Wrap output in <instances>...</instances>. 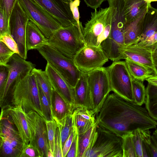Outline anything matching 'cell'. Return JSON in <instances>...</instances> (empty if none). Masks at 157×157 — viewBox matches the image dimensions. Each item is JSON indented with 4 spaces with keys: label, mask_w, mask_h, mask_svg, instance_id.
<instances>
[{
    "label": "cell",
    "mask_w": 157,
    "mask_h": 157,
    "mask_svg": "<svg viewBox=\"0 0 157 157\" xmlns=\"http://www.w3.org/2000/svg\"><path fill=\"white\" fill-rule=\"evenodd\" d=\"M57 20L63 27L77 23L70 7L71 0H32Z\"/></svg>",
    "instance_id": "obj_15"
},
{
    "label": "cell",
    "mask_w": 157,
    "mask_h": 157,
    "mask_svg": "<svg viewBox=\"0 0 157 157\" xmlns=\"http://www.w3.org/2000/svg\"><path fill=\"white\" fill-rule=\"evenodd\" d=\"M109 59L100 46L90 45L85 46L73 59L79 70L86 73L103 67Z\"/></svg>",
    "instance_id": "obj_13"
},
{
    "label": "cell",
    "mask_w": 157,
    "mask_h": 157,
    "mask_svg": "<svg viewBox=\"0 0 157 157\" xmlns=\"http://www.w3.org/2000/svg\"><path fill=\"white\" fill-rule=\"evenodd\" d=\"M75 128L78 134L85 132L95 124L96 115L92 110L83 107L75 108L72 114Z\"/></svg>",
    "instance_id": "obj_21"
},
{
    "label": "cell",
    "mask_w": 157,
    "mask_h": 157,
    "mask_svg": "<svg viewBox=\"0 0 157 157\" xmlns=\"http://www.w3.org/2000/svg\"><path fill=\"white\" fill-rule=\"evenodd\" d=\"M122 138L123 157H136L132 138V132L124 135Z\"/></svg>",
    "instance_id": "obj_33"
},
{
    "label": "cell",
    "mask_w": 157,
    "mask_h": 157,
    "mask_svg": "<svg viewBox=\"0 0 157 157\" xmlns=\"http://www.w3.org/2000/svg\"><path fill=\"white\" fill-rule=\"evenodd\" d=\"M112 13L110 7L97 9L91 13L90 18L83 27L82 35L86 45L100 46L110 33Z\"/></svg>",
    "instance_id": "obj_5"
},
{
    "label": "cell",
    "mask_w": 157,
    "mask_h": 157,
    "mask_svg": "<svg viewBox=\"0 0 157 157\" xmlns=\"http://www.w3.org/2000/svg\"><path fill=\"white\" fill-rule=\"evenodd\" d=\"M146 80L150 84L157 87V75H153L147 79Z\"/></svg>",
    "instance_id": "obj_50"
},
{
    "label": "cell",
    "mask_w": 157,
    "mask_h": 157,
    "mask_svg": "<svg viewBox=\"0 0 157 157\" xmlns=\"http://www.w3.org/2000/svg\"><path fill=\"white\" fill-rule=\"evenodd\" d=\"M27 51L37 49L45 45H48V40L38 28L29 21L27 23L25 37Z\"/></svg>",
    "instance_id": "obj_23"
},
{
    "label": "cell",
    "mask_w": 157,
    "mask_h": 157,
    "mask_svg": "<svg viewBox=\"0 0 157 157\" xmlns=\"http://www.w3.org/2000/svg\"><path fill=\"white\" fill-rule=\"evenodd\" d=\"M7 66L9 68V75L4 93L0 98L1 103L8 96L13 86L29 74L36 65L15 53L8 63Z\"/></svg>",
    "instance_id": "obj_14"
},
{
    "label": "cell",
    "mask_w": 157,
    "mask_h": 157,
    "mask_svg": "<svg viewBox=\"0 0 157 157\" xmlns=\"http://www.w3.org/2000/svg\"><path fill=\"white\" fill-rule=\"evenodd\" d=\"M75 133L72 142L66 157H77L78 152V133L74 127Z\"/></svg>",
    "instance_id": "obj_45"
},
{
    "label": "cell",
    "mask_w": 157,
    "mask_h": 157,
    "mask_svg": "<svg viewBox=\"0 0 157 157\" xmlns=\"http://www.w3.org/2000/svg\"><path fill=\"white\" fill-rule=\"evenodd\" d=\"M42 56L74 88L82 73L73 59L63 55L54 48L45 45L36 49Z\"/></svg>",
    "instance_id": "obj_6"
},
{
    "label": "cell",
    "mask_w": 157,
    "mask_h": 157,
    "mask_svg": "<svg viewBox=\"0 0 157 157\" xmlns=\"http://www.w3.org/2000/svg\"><path fill=\"white\" fill-rule=\"evenodd\" d=\"M45 71L53 89L69 103L74 109L73 88L48 63H47Z\"/></svg>",
    "instance_id": "obj_18"
},
{
    "label": "cell",
    "mask_w": 157,
    "mask_h": 157,
    "mask_svg": "<svg viewBox=\"0 0 157 157\" xmlns=\"http://www.w3.org/2000/svg\"><path fill=\"white\" fill-rule=\"evenodd\" d=\"M80 3V0H71L70 3V9L73 17L78 25L82 24V22L80 21V15L78 10Z\"/></svg>",
    "instance_id": "obj_44"
},
{
    "label": "cell",
    "mask_w": 157,
    "mask_h": 157,
    "mask_svg": "<svg viewBox=\"0 0 157 157\" xmlns=\"http://www.w3.org/2000/svg\"><path fill=\"white\" fill-rule=\"evenodd\" d=\"M8 116L0 117V154L3 157H19L24 146L17 130Z\"/></svg>",
    "instance_id": "obj_10"
},
{
    "label": "cell",
    "mask_w": 157,
    "mask_h": 157,
    "mask_svg": "<svg viewBox=\"0 0 157 157\" xmlns=\"http://www.w3.org/2000/svg\"><path fill=\"white\" fill-rule=\"evenodd\" d=\"M75 130L71 132L66 141L63 148V157H66L71 145L74 135Z\"/></svg>",
    "instance_id": "obj_47"
},
{
    "label": "cell",
    "mask_w": 157,
    "mask_h": 157,
    "mask_svg": "<svg viewBox=\"0 0 157 157\" xmlns=\"http://www.w3.org/2000/svg\"><path fill=\"white\" fill-rule=\"evenodd\" d=\"M0 41L3 42L15 53L19 55V51L17 44L10 34H7L0 37Z\"/></svg>",
    "instance_id": "obj_41"
},
{
    "label": "cell",
    "mask_w": 157,
    "mask_h": 157,
    "mask_svg": "<svg viewBox=\"0 0 157 157\" xmlns=\"http://www.w3.org/2000/svg\"><path fill=\"white\" fill-rule=\"evenodd\" d=\"M132 92L134 102L142 106L146 101V90L143 82L132 78Z\"/></svg>",
    "instance_id": "obj_31"
},
{
    "label": "cell",
    "mask_w": 157,
    "mask_h": 157,
    "mask_svg": "<svg viewBox=\"0 0 157 157\" xmlns=\"http://www.w3.org/2000/svg\"><path fill=\"white\" fill-rule=\"evenodd\" d=\"M148 3L145 0H126V22H130L137 18L147 9Z\"/></svg>",
    "instance_id": "obj_26"
},
{
    "label": "cell",
    "mask_w": 157,
    "mask_h": 157,
    "mask_svg": "<svg viewBox=\"0 0 157 157\" xmlns=\"http://www.w3.org/2000/svg\"><path fill=\"white\" fill-rule=\"evenodd\" d=\"M51 108L52 117L58 125L62 126L68 116L72 114L73 107L53 89Z\"/></svg>",
    "instance_id": "obj_20"
},
{
    "label": "cell",
    "mask_w": 157,
    "mask_h": 157,
    "mask_svg": "<svg viewBox=\"0 0 157 157\" xmlns=\"http://www.w3.org/2000/svg\"><path fill=\"white\" fill-rule=\"evenodd\" d=\"M156 32L157 9L153 7L151 3H149L144 19L142 34L138 40L132 44L144 40Z\"/></svg>",
    "instance_id": "obj_24"
},
{
    "label": "cell",
    "mask_w": 157,
    "mask_h": 157,
    "mask_svg": "<svg viewBox=\"0 0 157 157\" xmlns=\"http://www.w3.org/2000/svg\"><path fill=\"white\" fill-rule=\"evenodd\" d=\"M30 131L29 143L38 151L40 157H47L49 149L46 121L35 111L26 113Z\"/></svg>",
    "instance_id": "obj_12"
},
{
    "label": "cell",
    "mask_w": 157,
    "mask_h": 157,
    "mask_svg": "<svg viewBox=\"0 0 157 157\" xmlns=\"http://www.w3.org/2000/svg\"><path fill=\"white\" fill-rule=\"evenodd\" d=\"M38 86L41 105L44 118L46 121L53 120L51 106L48 100L42 90Z\"/></svg>",
    "instance_id": "obj_34"
},
{
    "label": "cell",
    "mask_w": 157,
    "mask_h": 157,
    "mask_svg": "<svg viewBox=\"0 0 157 157\" xmlns=\"http://www.w3.org/2000/svg\"><path fill=\"white\" fill-rule=\"evenodd\" d=\"M147 3H151V2L157 1V0H145Z\"/></svg>",
    "instance_id": "obj_52"
},
{
    "label": "cell",
    "mask_w": 157,
    "mask_h": 157,
    "mask_svg": "<svg viewBox=\"0 0 157 157\" xmlns=\"http://www.w3.org/2000/svg\"><path fill=\"white\" fill-rule=\"evenodd\" d=\"M90 93L92 111L96 115L111 91L106 67H102L86 73Z\"/></svg>",
    "instance_id": "obj_7"
},
{
    "label": "cell",
    "mask_w": 157,
    "mask_h": 157,
    "mask_svg": "<svg viewBox=\"0 0 157 157\" xmlns=\"http://www.w3.org/2000/svg\"><path fill=\"white\" fill-rule=\"evenodd\" d=\"M106 69L111 91L127 100L134 102L132 78L125 61L113 62Z\"/></svg>",
    "instance_id": "obj_9"
},
{
    "label": "cell",
    "mask_w": 157,
    "mask_h": 157,
    "mask_svg": "<svg viewBox=\"0 0 157 157\" xmlns=\"http://www.w3.org/2000/svg\"><path fill=\"white\" fill-rule=\"evenodd\" d=\"M40 157L38 150L30 143L24 145L19 157Z\"/></svg>",
    "instance_id": "obj_40"
},
{
    "label": "cell",
    "mask_w": 157,
    "mask_h": 157,
    "mask_svg": "<svg viewBox=\"0 0 157 157\" xmlns=\"http://www.w3.org/2000/svg\"><path fill=\"white\" fill-rule=\"evenodd\" d=\"M18 0L29 20L34 24L47 38H49L63 27L57 20L32 0Z\"/></svg>",
    "instance_id": "obj_8"
},
{
    "label": "cell",
    "mask_w": 157,
    "mask_h": 157,
    "mask_svg": "<svg viewBox=\"0 0 157 157\" xmlns=\"http://www.w3.org/2000/svg\"><path fill=\"white\" fill-rule=\"evenodd\" d=\"M146 90V108L151 117L157 121V87L148 83Z\"/></svg>",
    "instance_id": "obj_30"
},
{
    "label": "cell",
    "mask_w": 157,
    "mask_h": 157,
    "mask_svg": "<svg viewBox=\"0 0 157 157\" xmlns=\"http://www.w3.org/2000/svg\"><path fill=\"white\" fill-rule=\"evenodd\" d=\"M151 136L149 129L137 128L132 132L136 157H151L150 147Z\"/></svg>",
    "instance_id": "obj_22"
},
{
    "label": "cell",
    "mask_w": 157,
    "mask_h": 157,
    "mask_svg": "<svg viewBox=\"0 0 157 157\" xmlns=\"http://www.w3.org/2000/svg\"><path fill=\"white\" fill-rule=\"evenodd\" d=\"M150 147L151 157H157V129L151 136Z\"/></svg>",
    "instance_id": "obj_46"
},
{
    "label": "cell",
    "mask_w": 157,
    "mask_h": 157,
    "mask_svg": "<svg viewBox=\"0 0 157 157\" xmlns=\"http://www.w3.org/2000/svg\"><path fill=\"white\" fill-rule=\"evenodd\" d=\"M28 17L18 0H17L9 19L10 35L16 42L19 49V55L26 59L27 52L25 37Z\"/></svg>",
    "instance_id": "obj_11"
},
{
    "label": "cell",
    "mask_w": 157,
    "mask_h": 157,
    "mask_svg": "<svg viewBox=\"0 0 157 157\" xmlns=\"http://www.w3.org/2000/svg\"><path fill=\"white\" fill-rule=\"evenodd\" d=\"M46 124L49 149L54 154L55 136L58 125L54 120L46 121Z\"/></svg>",
    "instance_id": "obj_36"
},
{
    "label": "cell",
    "mask_w": 157,
    "mask_h": 157,
    "mask_svg": "<svg viewBox=\"0 0 157 157\" xmlns=\"http://www.w3.org/2000/svg\"><path fill=\"white\" fill-rule=\"evenodd\" d=\"M152 58L154 66L157 75V44L152 51Z\"/></svg>",
    "instance_id": "obj_49"
},
{
    "label": "cell",
    "mask_w": 157,
    "mask_h": 157,
    "mask_svg": "<svg viewBox=\"0 0 157 157\" xmlns=\"http://www.w3.org/2000/svg\"><path fill=\"white\" fill-rule=\"evenodd\" d=\"M147 9L134 20L129 22H126L124 32L125 46L134 43L141 35L144 19Z\"/></svg>",
    "instance_id": "obj_25"
},
{
    "label": "cell",
    "mask_w": 157,
    "mask_h": 157,
    "mask_svg": "<svg viewBox=\"0 0 157 157\" xmlns=\"http://www.w3.org/2000/svg\"><path fill=\"white\" fill-rule=\"evenodd\" d=\"M98 125V121L96 120L94 125L85 132L78 134L77 157H84L92 140Z\"/></svg>",
    "instance_id": "obj_29"
},
{
    "label": "cell",
    "mask_w": 157,
    "mask_h": 157,
    "mask_svg": "<svg viewBox=\"0 0 157 157\" xmlns=\"http://www.w3.org/2000/svg\"><path fill=\"white\" fill-rule=\"evenodd\" d=\"M73 98L74 109L77 107H82L92 110L91 97L86 73L82 72L75 86L73 88Z\"/></svg>",
    "instance_id": "obj_19"
},
{
    "label": "cell",
    "mask_w": 157,
    "mask_h": 157,
    "mask_svg": "<svg viewBox=\"0 0 157 157\" xmlns=\"http://www.w3.org/2000/svg\"><path fill=\"white\" fill-rule=\"evenodd\" d=\"M87 6L94 10L100 7L106 0H83Z\"/></svg>",
    "instance_id": "obj_48"
},
{
    "label": "cell",
    "mask_w": 157,
    "mask_h": 157,
    "mask_svg": "<svg viewBox=\"0 0 157 157\" xmlns=\"http://www.w3.org/2000/svg\"><path fill=\"white\" fill-rule=\"evenodd\" d=\"M122 59H128L140 64L153 71L156 75L152 58L151 50L148 48L131 44L121 49Z\"/></svg>",
    "instance_id": "obj_17"
},
{
    "label": "cell",
    "mask_w": 157,
    "mask_h": 157,
    "mask_svg": "<svg viewBox=\"0 0 157 157\" xmlns=\"http://www.w3.org/2000/svg\"><path fill=\"white\" fill-rule=\"evenodd\" d=\"M54 157L53 154L51 150L49 149L48 152L47 157Z\"/></svg>",
    "instance_id": "obj_51"
},
{
    "label": "cell",
    "mask_w": 157,
    "mask_h": 157,
    "mask_svg": "<svg viewBox=\"0 0 157 157\" xmlns=\"http://www.w3.org/2000/svg\"><path fill=\"white\" fill-rule=\"evenodd\" d=\"M99 125L122 137L137 128H155L157 122L146 108L113 92L109 94L96 115Z\"/></svg>",
    "instance_id": "obj_1"
},
{
    "label": "cell",
    "mask_w": 157,
    "mask_h": 157,
    "mask_svg": "<svg viewBox=\"0 0 157 157\" xmlns=\"http://www.w3.org/2000/svg\"><path fill=\"white\" fill-rule=\"evenodd\" d=\"M2 11L0 10V37L10 34L9 24Z\"/></svg>",
    "instance_id": "obj_43"
},
{
    "label": "cell",
    "mask_w": 157,
    "mask_h": 157,
    "mask_svg": "<svg viewBox=\"0 0 157 157\" xmlns=\"http://www.w3.org/2000/svg\"><path fill=\"white\" fill-rule=\"evenodd\" d=\"M125 61L131 76L134 79L143 82L154 75L153 71L143 65L128 59Z\"/></svg>",
    "instance_id": "obj_28"
},
{
    "label": "cell",
    "mask_w": 157,
    "mask_h": 157,
    "mask_svg": "<svg viewBox=\"0 0 157 157\" xmlns=\"http://www.w3.org/2000/svg\"><path fill=\"white\" fill-rule=\"evenodd\" d=\"M17 0H0V10H2L7 21L9 18Z\"/></svg>",
    "instance_id": "obj_37"
},
{
    "label": "cell",
    "mask_w": 157,
    "mask_h": 157,
    "mask_svg": "<svg viewBox=\"0 0 157 157\" xmlns=\"http://www.w3.org/2000/svg\"><path fill=\"white\" fill-rule=\"evenodd\" d=\"M83 27L76 23L62 27L48 39V45L67 57L73 59L86 44L82 35Z\"/></svg>",
    "instance_id": "obj_3"
},
{
    "label": "cell",
    "mask_w": 157,
    "mask_h": 157,
    "mask_svg": "<svg viewBox=\"0 0 157 157\" xmlns=\"http://www.w3.org/2000/svg\"><path fill=\"white\" fill-rule=\"evenodd\" d=\"M31 72L34 75L38 85L45 95L51 106L53 88L45 71L35 68Z\"/></svg>",
    "instance_id": "obj_27"
},
{
    "label": "cell",
    "mask_w": 157,
    "mask_h": 157,
    "mask_svg": "<svg viewBox=\"0 0 157 157\" xmlns=\"http://www.w3.org/2000/svg\"><path fill=\"white\" fill-rule=\"evenodd\" d=\"M9 95L13 106H21L26 113L35 111L44 118L38 86L31 72L13 86Z\"/></svg>",
    "instance_id": "obj_2"
},
{
    "label": "cell",
    "mask_w": 157,
    "mask_h": 157,
    "mask_svg": "<svg viewBox=\"0 0 157 157\" xmlns=\"http://www.w3.org/2000/svg\"><path fill=\"white\" fill-rule=\"evenodd\" d=\"M9 75L7 66L0 65V98L2 96Z\"/></svg>",
    "instance_id": "obj_39"
},
{
    "label": "cell",
    "mask_w": 157,
    "mask_h": 157,
    "mask_svg": "<svg viewBox=\"0 0 157 157\" xmlns=\"http://www.w3.org/2000/svg\"><path fill=\"white\" fill-rule=\"evenodd\" d=\"M58 126L60 128L62 144L63 148L66 141L74 129L72 114L67 117L64 124L62 126L58 125Z\"/></svg>",
    "instance_id": "obj_32"
},
{
    "label": "cell",
    "mask_w": 157,
    "mask_h": 157,
    "mask_svg": "<svg viewBox=\"0 0 157 157\" xmlns=\"http://www.w3.org/2000/svg\"><path fill=\"white\" fill-rule=\"evenodd\" d=\"M17 128L24 145L29 143L30 131L26 113L20 106L7 105L2 108Z\"/></svg>",
    "instance_id": "obj_16"
},
{
    "label": "cell",
    "mask_w": 157,
    "mask_h": 157,
    "mask_svg": "<svg viewBox=\"0 0 157 157\" xmlns=\"http://www.w3.org/2000/svg\"><path fill=\"white\" fill-rule=\"evenodd\" d=\"M53 155L54 157H63L60 130L58 126L56 129L55 134Z\"/></svg>",
    "instance_id": "obj_38"
},
{
    "label": "cell",
    "mask_w": 157,
    "mask_h": 157,
    "mask_svg": "<svg viewBox=\"0 0 157 157\" xmlns=\"http://www.w3.org/2000/svg\"><path fill=\"white\" fill-rule=\"evenodd\" d=\"M84 157H123L122 138L98 124Z\"/></svg>",
    "instance_id": "obj_4"
},
{
    "label": "cell",
    "mask_w": 157,
    "mask_h": 157,
    "mask_svg": "<svg viewBox=\"0 0 157 157\" xmlns=\"http://www.w3.org/2000/svg\"><path fill=\"white\" fill-rule=\"evenodd\" d=\"M157 44V32L144 40L132 44L147 47L152 51Z\"/></svg>",
    "instance_id": "obj_42"
},
{
    "label": "cell",
    "mask_w": 157,
    "mask_h": 157,
    "mask_svg": "<svg viewBox=\"0 0 157 157\" xmlns=\"http://www.w3.org/2000/svg\"><path fill=\"white\" fill-rule=\"evenodd\" d=\"M15 53L3 42L0 41V65L7 66L8 63Z\"/></svg>",
    "instance_id": "obj_35"
}]
</instances>
